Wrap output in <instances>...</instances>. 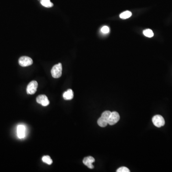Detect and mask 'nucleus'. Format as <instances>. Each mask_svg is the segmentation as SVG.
I'll use <instances>...</instances> for the list:
<instances>
[{"mask_svg": "<svg viewBox=\"0 0 172 172\" xmlns=\"http://www.w3.org/2000/svg\"><path fill=\"white\" fill-rule=\"evenodd\" d=\"M110 111H104L101 114V117L98 120V124L101 127H105L108 124V120L111 114Z\"/></svg>", "mask_w": 172, "mask_h": 172, "instance_id": "nucleus-1", "label": "nucleus"}, {"mask_svg": "<svg viewBox=\"0 0 172 172\" xmlns=\"http://www.w3.org/2000/svg\"><path fill=\"white\" fill-rule=\"evenodd\" d=\"M62 66L60 63L58 64L55 65L53 66L52 68L51 73L53 78H60L62 75Z\"/></svg>", "mask_w": 172, "mask_h": 172, "instance_id": "nucleus-2", "label": "nucleus"}, {"mask_svg": "<svg viewBox=\"0 0 172 172\" xmlns=\"http://www.w3.org/2000/svg\"><path fill=\"white\" fill-rule=\"evenodd\" d=\"M152 121L154 124L158 128H160L165 124L164 119L161 115H155L153 117Z\"/></svg>", "mask_w": 172, "mask_h": 172, "instance_id": "nucleus-3", "label": "nucleus"}, {"mask_svg": "<svg viewBox=\"0 0 172 172\" xmlns=\"http://www.w3.org/2000/svg\"><path fill=\"white\" fill-rule=\"evenodd\" d=\"M18 62L20 65L23 67H28L31 65L33 63L32 58L27 56L21 57L19 58Z\"/></svg>", "mask_w": 172, "mask_h": 172, "instance_id": "nucleus-4", "label": "nucleus"}, {"mask_svg": "<svg viewBox=\"0 0 172 172\" xmlns=\"http://www.w3.org/2000/svg\"><path fill=\"white\" fill-rule=\"evenodd\" d=\"M38 87V82L36 81H32L27 87V91L28 94H34L36 92Z\"/></svg>", "mask_w": 172, "mask_h": 172, "instance_id": "nucleus-5", "label": "nucleus"}, {"mask_svg": "<svg viewBox=\"0 0 172 172\" xmlns=\"http://www.w3.org/2000/svg\"><path fill=\"white\" fill-rule=\"evenodd\" d=\"M120 119L119 115L116 111H113L111 113L108 120V124L110 125H114L119 121Z\"/></svg>", "mask_w": 172, "mask_h": 172, "instance_id": "nucleus-6", "label": "nucleus"}, {"mask_svg": "<svg viewBox=\"0 0 172 172\" xmlns=\"http://www.w3.org/2000/svg\"><path fill=\"white\" fill-rule=\"evenodd\" d=\"M36 102L43 106H47L49 104V100L45 95H40L36 98Z\"/></svg>", "mask_w": 172, "mask_h": 172, "instance_id": "nucleus-7", "label": "nucleus"}, {"mask_svg": "<svg viewBox=\"0 0 172 172\" xmlns=\"http://www.w3.org/2000/svg\"><path fill=\"white\" fill-rule=\"evenodd\" d=\"M95 159L93 157L88 156L84 158L83 162L87 167H89L90 169H93L94 168V166L92 164L95 162Z\"/></svg>", "mask_w": 172, "mask_h": 172, "instance_id": "nucleus-8", "label": "nucleus"}, {"mask_svg": "<svg viewBox=\"0 0 172 172\" xmlns=\"http://www.w3.org/2000/svg\"><path fill=\"white\" fill-rule=\"evenodd\" d=\"M17 136L19 139H23L25 136V127L24 125H18L17 128Z\"/></svg>", "mask_w": 172, "mask_h": 172, "instance_id": "nucleus-9", "label": "nucleus"}, {"mask_svg": "<svg viewBox=\"0 0 172 172\" xmlns=\"http://www.w3.org/2000/svg\"><path fill=\"white\" fill-rule=\"evenodd\" d=\"M73 91L71 89H68L63 94V98L65 100H71L73 98Z\"/></svg>", "mask_w": 172, "mask_h": 172, "instance_id": "nucleus-10", "label": "nucleus"}, {"mask_svg": "<svg viewBox=\"0 0 172 172\" xmlns=\"http://www.w3.org/2000/svg\"><path fill=\"white\" fill-rule=\"evenodd\" d=\"M41 3L44 7L50 8L53 6V4L50 0H41Z\"/></svg>", "mask_w": 172, "mask_h": 172, "instance_id": "nucleus-11", "label": "nucleus"}, {"mask_svg": "<svg viewBox=\"0 0 172 172\" xmlns=\"http://www.w3.org/2000/svg\"><path fill=\"white\" fill-rule=\"evenodd\" d=\"M132 15V14L130 12L127 11L124 12L123 13H121L119 15V17L122 19H126L130 18Z\"/></svg>", "mask_w": 172, "mask_h": 172, "instance_id": "nucleus-12", "label": "nucleus"}, {"mask_svg": "<svg viewBox=\"0 0 172 172\" xmlns=\"http://www.w3.org/2000/svg\"><path fill=\"white\" fill-rule=\"evenodd\" d=\"M143 33L145 36L148 37V38H152L154 35L153 31L149 29H146L145 30L143 31Z\"/></svg>", "mask_w": 172, "mask_h": 172, "instance_id": "nucleus-13", "label": "nucleus"}, {"mask_svg": "<svg viewBox=\"0 0 172 172\" xmlns=\"http://www.w3.org/2000/svg\"><path fill=\"white\" fill-rule=\"evenodd\" d=\"M42 161H43V162H45V163L48 164L49 165L51 164L52 162H53V161L52 160L50 156H44L43 158H42Z\"/></svg>", "mask_w": 172, "mask_h": 172, "instance_id": "nucleus-14", "label": "nucleus"}, {"mask_svg": "<svg viewBox=\"0 0 172 172\" xmlns=\"http://www.w3.org/2000/svg\"><path fill=\"white\" fill-rule=\"evenodd\" d=\"M117 172H130V170L126 167H122L119 168L116 171Z\"/></svg>", "mask_w": 172, "mask_h": 172, "instance_id": "nucleus-15", "label": "nucleus"}, {"mask_svg": "<svg viewBox=\"0 0 172 172\" xmlns=\"http://www.w3.org/2000/svg\"><path fill=\"white\" fill-rule=\"evenodd\" d=\"M101 31L103 33H108L109 31H110V29L107 26H104L101 28Z\"/></svg>", "mask_w": 172, "mask_h": 172, "instance_id": "nucleus-16", "label": "nucleus"}]
</instances>
